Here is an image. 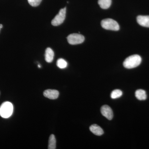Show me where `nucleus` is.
Segmentation results:
<instances>
[{
  "instance_id": "obj_5",
  "label": "nucleus",
  "mask_w": 149,
  "mask_h": 149,
  "mask_svg": "<svg viewBox=\"0 0 149 149\" xmlns=\"http://www.w3.org/2000/svg\"><path fill=\"white\" fill-rule=\"evenodd\" d=\"M68 42L71 45H78L84 42L85 37L81 34L74 33L67 37Z\"/></svg>"
},
{
  "instance_id": "obj_9",
  "label": "nucleus",
  "mask_w": 149,
  "mask_h": 149,
  "mask_svg": "<svg viewBox=\"0 0 149 149\" xmlns=\"http://www.w3.org/2000/svg\"><path fill=\"white\" fill-rule=\"evenodd\" d=\"M90 130L91 132L97 136H101L104 134V131L100 126L97 124H93L91 125L90 127Z\"/></svg>"
},
{
  "instance_id": "obj_16",
  "label": "nucleus",
  "mask_w": 149,
  "mask_h": 149,
  "mask_svg": "<svg viewBox=\"0 0 149 149\" xmlns=\"http://www.w3.org/2000/svg\"><path fill=\"white\" fill-rule=\"evenodd\" d=\"M42 0H28L29 4L33 7H37L40 4Z\"/></svg>"
},
{
  "instance_id": "obj_14",
  "label": "nucleus",
  "mask_w": 149,
  "mask_h": 149,
  "mask_svg": "<svg viewBox=\"0 0 149 149\" xmlns=\"http://www.w3.org/2000/svg\"><path fill=\"white\" fill-rule=\"evenodd\" d=\"M57 66L61 69H64L67 67L68 65L66 61L63 58L58 59L56 63Z\"/></svg>"
},
{
  "instance_id": "obj_4",
  "label": "nucleus",
  "mask_w": 149,
  "mask_h": 149,
  "mask_svg": "<svg viewBox=\"0 0 149 149\" xmlns=\"http://www.w3.org/2000/svg\"><path fill=\"white\" fill-rule=\"evenodd\" d=\"M66 8L61 9L52 21V25L54 26H58L64 22L66 15Z\"/></svg>"
},
{
  "instance_id": "obj_6",
  "label": "nucleus",
  "mask_w": 149,
  "mask_h": 149,
  "mask_svg": "<svg viewBox=\"0 0 149 149\" xmlns=\"http://www.w3.org/2000/svg\"><path fill=\"white\" fill-rule=\"evenodd\" d=\"M102 115L108 120H111L113 118V112L110 107L107 105L103 106L101 109Z\"/></svg>"
},
{
  "instance_id": "obj_18",
  "label": "nucleus",
  "mask_w": 149,
  "mask_h": 149,
  "mask_svg": "<svg viewBox=\"0 0 149 149\" xmlns=\"http://www.w3.org/2000/svg\"><path fill=\"white\" fill-rule=\"evenodd\" d=\"M38 67H39V68H40V67H41V66H40V65H38Z\"/></svg>"
},
{
  "instance_id": "obj_11",
  "label": "nucleus",
  "mask_w": 149,
  "mask_h": 149,
  "mask_svg": "<svg viewBox=\"0 0 149 149\" xmlns=\"http://www.w3.org/2000/svg\"><path fill=\"white\" fill-rule=\"evenodd\" d=\"M135 96L139 100H145L147 99L146 91L142 89L137 90L135 93Z\"/></svg>"
},
{
  "instance_id": "obj_8",
  "label": "nucleus",
  "mask_w": 149,
  "mask_h": 149,
  "mask_svg": "<svg viewBox=\"0 0 149 149\" xmlns=\"http://www.w3.org/2000/svg\"><path fill=\"white\" fill-rule=\"evenodd\" d=\"M137 21L141 26L149 27V16L139 15L137 17Z\"/></svg>"
},
{
  "instance_id": "obj_13",
  "label": "nucleus",
  "mask_w": 149,
  "mask_h": 149,
  "mask_svg": "<svg viewBox=\"0 0 149 149\" xmlns=\"http://www.w3.org/2000/svg\"><path fill=\"white\" fill-rule=\"evenodd\" d=\"M48 149L56 148V140L55 137L53 134H52L49 138Z\"/></svg>"
},
{
  "instance_id": "obj_12",
  "label": "nucleus",
  "mask_w": 149,
  "mask_h": 149,
  "mask_svg": "<svg viewBox=\"0 0 149 149\" xmlns=\"http://www.w3.org/2000/svg\"><path fill=\"white\" fill-rule=\"evenodd\" d=\"M98 4L102 8L107 9L111 5V0H98Z\"/></svg>"
},
{
  "instance_id": "obj_7",
  "label": "nucleus",
  "mask_w": 149,
  "mask_h": 149,
  "mask_svg": "<svg viewBox=\"0 0 149 149\" xmlns=\"http://www.w3.org/2000/svg\"><path fill=\"white\" fill-rule=\"evenodd\" d=\"M44 95L46 97L51 100H55L58 98L59 93L58 91L54 90H47L44 91Z\"/></svg>"
},
{
  "instance_id": "obj_1",
  "label": "nucleus",
  "mask_w": 149,
  "mask_h": 149,
  "mask_svg": "<svg viewBox=\"0 0 149 149\" xmlns=\"http://www.w3.org/2000/svg\"><path fill=\"white\" fill-rule=\"evenodd\" d=\"M142 61V58L139 55H133L128 57L123 62L124 67L128 69L135 68L139 66Z\"/></svg>"
},
{
  "instance_id": "obj_2",
  "label": "nucleus",
  "mask_w": 149,
  "mask_h": 149,
  "mask_svg": "<svg viewBox=\"0 0 149 149\" xmlns=\"http://www.w3.org/2000/svg\"><path fill=\"white\" fill-rule=\"evenodd\" d=\"M13 110V105L11 103L4 102L0 107V116L3 118H8L12 114Z\"/></svg>"
},
{
  "instance_id": "obj_19",
  "label": "nucleus",
  "mask_w": 149,
  "mask_h": 149,
  "mask_svg": "<svg viewBox=\"0 0 149 149\" xmlns=\"http://www.w3.org/2000/svg\"><path fill=\"white\" fill-rule=\"evenodd\" d=\"M0 30H1V28H0Z\"/></svg>"
},
{
  "instance_id": "obj_17",
  "label": "nucleus",
  "mask_w": 149,
  "mask_h": 149,
  "mask_svg": "<svg viewBox=\"0 0 149 149\" xmlns=\"http://www.w3.org/2000/svg\"><path fill=\"white\" fill-rule=\"evenodd\" d=\"M3 27V25L2 24H0V28H2Z\"/></svg>"
},
{
  "instance_id": "obj_15",
  "label": "nucleus",
  "mask_w": 149,
  "mask_h": 149,
  "mask_svg": "<svg viewBox=\"0 0 149 149\" xmlns=\"http://www.w3.org/2000/svg\"><path fill=\"white\" fill-rule=\"evenodd\" d=\"M122 91L120 90H115L111 92V97L112 99H115L120 97L122 95Z\"/></svg>"
},
{
  "instance_id": "obj_3",
  "label": "nucleus",
  "mask_w": 149,
  "mask_h": 149,
  "mask_svg": "<svg viewBox=\"0 0 149 149\" xmlns=\"http://www.w3.org/2000/svg\"><path fill=\"white\" fill-rule=\"evenodd\" d=\"M101 25L103 28L107 30L118 31L120 29L117 22L112 19H106L102 20Z\"/></svg>"
},
{
  "instance_id": "obj_10",
  "label": "nucleus",
  "mask_w": 149,
  "mask_h": 149,
  "mask_svg": "<svg viewBox=\"0 0 149 149\" xmlns=\"http://www.w3.org/2000/svg\"><path fill=\"white\" fill-rule=\"evenodd\" d=\"M54 55V51L49 47L46 49L45 51V59L47 62L51 63L53 61Z\"/></svg>"
}]
</instances>
